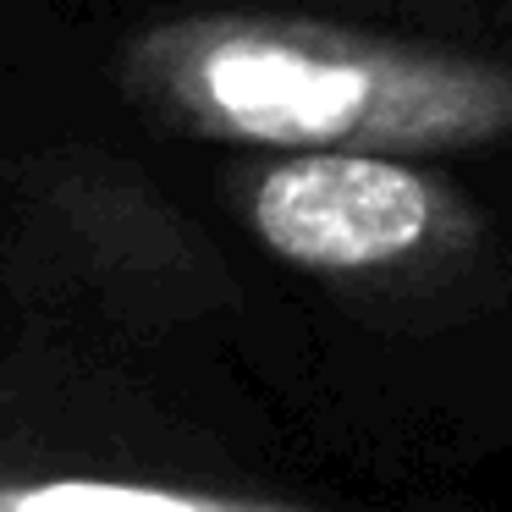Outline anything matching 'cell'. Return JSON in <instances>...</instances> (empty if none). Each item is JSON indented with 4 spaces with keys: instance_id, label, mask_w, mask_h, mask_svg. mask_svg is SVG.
Instances as JSON below:
<instances>
[{
    "instance_id": "1",
    "label": "cell",
    "mask_w": 512,
    "mask_h": 512,
    "mask_svg": "<svg viewBox=\"0 0 512 512\" xmlns=\"http://www.w3.org/2000/svg\"><path fill=\"white\" fill-rule=\"evenodd\" d=\"M122 83L144 111L270 155H441L512 138V67L419 39L259 12L171 17L127 39Z\"/></svg>"
},
{
    "instance_id": "3",
    "label": "cell",
    "mask_w": 512,
    "mask_h": 512,
    "mask_svg": "<svg viewBox=\"0 0 512 512\" xmlns=\"http://www.w3.org/2000/svg\"><path fill=\"white\" fill-rule=\"evenodd\" d=\"M0 512H309V507L221 496V490L144 485V479L56 474V479H0Z\"/></svg>"
},
{
    "instance_id": "2",
    "label": "cell",
    "mask_w": 512,
    "mask_h": 512,
    "mask_svg": "<svg viewBox=\"0 0 512 512\" xmlns=\"http://www.w3.org/2000/svg\"><path fill=\"white\" fill-rule=\"evenodd\" d=\"M237 199L259 248L314 276H375L474 243L468 199L408 155H276L243 171Z\"/></svg>"
}]
</instances>
